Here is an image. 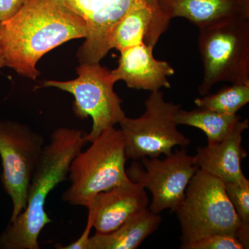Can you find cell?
I'll return each instance as SVG.
<instances>
[{
    "label": "cell",
    "mask_w": 249,
    "mask_h": 249,
    "mask_svg": "<svg viewBox=\"0 0 249 249\" xmlns=\"http://www.w3.org/2000/svg\"><path fill=\"white\" fill-rule=\"evenodd\" d=\"M87 34L84 19L60 0H27L14 17L0 23V53L5 66L36 80L44 55Z\"/></svg>",
    "instance_id": "1"
},
{
    "label": "cell",
    "mask_w": 249,
    "mask_h": 249,
    "mask_svg": "<svg viewBox=\"0 0 249 249\" xmlns=\"http://www.w3.org/2000/svg\"><path fill=\"white\" fill-rule=\"evenodd\" d=\"M83 131L55 129L41 153L28 190L27 206L0 234V249H40L38 238L52 222L45 211L49 193L67 179L72 160L88 143Z\"/></svg>",
    "instance_id": "2"
},
{
    "label": "cell",
    "mask_w": 249,
    "mask_h": 249,
    "mask_svg": "<svg viewBox=\"0 0 249 249\" xmlns=\"http://www.w3.org/2000/svg\"><path fill=\"white\" fill-rule=\"evenodd\" d=\"M90 143L70 165L71 185L62 199L73 206L87 208L98 193L131 181L126 173L127 157L121 129H106Z\"/></svg>",
    "instance_id": "3"
},
{
    "label": "cell",
    "mask_w": 249,
    "mask_h": 249,
    "mask_svg": "<svg viewBox=\"0 0 249 249\" xmlns=\"http://www.w3.org/2000/svg\"><path fill=\"white\" fill-rule=\"evenodd\" d=\"M181 232V249L207 236L237 237L240 224L220 178L199 169L191 178L176 210Z\"/></svg>",
    "instance_id": "4"
},
{
    "label": "cell",
    "mask_w": 249,
    "mask_h": 249,
    "mask_svg": "<svg viewBox=\"0 0 249 249\" xmlns=\"http://www.w3.org/2000/svg\"><path fill=\"white\" fill-rule=\"evenodd\" d=\"M198 45L204 73L198 88L201 96L219 82L249 83V18L199 29Z\"/></svg>",
    "instance_id": "5"
},
{
    "label": "cell",
    "mask_w": 249,
    "mask_h": 249,
    "mask_svg": "<svg viewBox=\"0 0 249 249\" xmlns=\"http://www.w3.org/2000/svg\"><path fill=\"white\" fill-rule=\"evenodd\" d=\"M78 77L68 81L45 80L43 88H54L71 93L74 97L73 111L78 119L91 117L92 127L85 134L88 142L99 137L103 131L114 127L125 117L121 107L122 100L114 91L111 71L100 63L80 64Z\"/></svg>",
    "instance_id": "6"
},
{
    "label": "cell",
    "mask_w": 249,
    "mask_h": 249,
    "mask_svg": "<svg viewBox=\"0 0 249 249\" xmlns=\"http://www.w3.org/2000/svg\"><path fill=\"white\" fill-rule=\"evenodd\" d=\"M140 117L127 116L119 123L127 159L155 158L173 153L174 147L188 146L191 141L178 130L175 117L180 105L165 101L163 92L152 91Z\"/></svg>",
    "instance_id": "7"
},
{
    "label": "cell",
    "mask_w": 249,
    "mask_h": 249,
    "mask_svg": "<svg viewBox=\"0 0 249 249\" xmlns=\"http://www.w3.org/2000/svg\"><path fill=\"white\" fill-rule=\"evenodd\" d=\"M42 134L17 121H0L1 182L12 201L10 222L26 209L31 178L45 146Z\"/></svg>",
    "instance_id": "8"
},
{
    "label": "cell",
    "mask_w": 249,
    "mask_h": 249,
    "mask_svg": "<svg viewBox=\"0 0 249 249\" xmlns=\"http://www.w3.org/2000/svg\"><path fill=\"white\" fill-rule=\"evenodd\" d=\"M139 160H134L126 173L131 181L151 193L150 211L155 214L167 209L175 212L182 202L188 183L199 169L195 156L182 148L165 156L164 160L144 157Z\"/></svg>",
    "instance_id": "9"
},
{
    "label": "cell",
    "mask_w": 249,
    "mask_h": 249,
    "mask_svg": "<svg viewBox=\"0 0 249 249\" xmlns=\"http://www.w3.org/2000/svg\"><path fill=\"white\" fill-rule=\"evenodd\" d=\"M67 8L84 19L88 28L82 45L94 55L107 53L111 31L129 11L143 3L159 4V0H60Z\"/></svg>",
    "instance_id": "10"
},
{
    "label": "cell",
    "mask_w": 249,
    "mask_h": 249,
    "mask_svg": "<svg viewBox=\"0 0 249 249\" xmlns=\"http://www.w3.org/2000/svg\"><path fill=\"white\" fill-rule=\"evenodd\" d=\"M150 199L145 188L129 181L98 193L87 209L92 214L96 233H109L120 227L127 219L147 209Z\"/></svg>",
    "instance_id": "11"
},
{
    "label": "cell",
    "mask_w": 249,
    "mask_h": 249,
    "mask_svg": "<svg viewBox=\"0 0 249 249\" xmlns=\"http://www.w3.org/2000/svg\"><path fill=\"white\" fill-rule=\"evenodd\" d=\"M153 49L142 43L121 51L119 65L111 71L114 81L123 80L129 88L151 92L171 88L168 78L175 70L166 61L155 59Z\"/></svg>",
    "instance_id": "12"
},
{
    "label": "cell",
    "mask_w": 249,
    "mask_h": 249,
    "mask_svg": "<svg viewBox=\"0 0 249 249\" xmlns=\"http://www.w3.org/2000/svg\"><path fill=\"white\" fill-rule=\"evenodd\" d=\"M249 119L239 121L221 142L196 149L195 155L199 169L220 178L224 183L245 179L242 162L247 157L242 145V134L248 129Z\"/></svg>",
    "instance_id": "13"
},
{
    "label": "cell",
    "mask_w": 249,
    "mask_h": 249,
    "mask_svg": "<svg viewBox=\"0 0 249 249\" xmlns=\"http://www.w3.org/2000/svg\"><path fill=\"white\" fill-rule=\"evenodd\" d=\"M160 9L170 21L183 18L199 29L233 18H249V6L243 0H159Z\"/></svg>",
    "instance_id": "14"
},
{
    "label": "cell",
    "mask_w": 249,
    "mask_h": 249,
    "mask_svg": "<svg viewBox=\"0 0 249 249\" xmlns=\"http://www.w3.org/2000/svg\"><path fill=\"white\" fill-rule=\"evenodd\" d=\"M160 214L148 208L127 219L114 231L90 236L87 249H136L160 227Z\"/></svg>",
    "instance_id": "15"
},
{
    "label": "cell",
    "mask_w": 249,
    "mask_h": 249,
    "mask_svg": "<svg viewBox=\"0 0 249 249\" xmlns=\"http://www.w3.org/2000/svg\"><path fill=\"white\" fill-rule=\"evenodd\" d=\"M175 120L178 124L201 129L207 137L208 144H213L225 138L241 120V117L237 114H221L206 108L198 107L191 111L180 109Z\"/></svg>",
    "instance_id": "16"
},
{
    "label": "cell",
    "mask_w": 249,
    "mask_h": 249,
    "mask_svg": "<svg viewBox=\"0 0 249 249\" xmlns=\"http://www.w3.org/2000/svg\"><path fill=\"white\" fill-rule=\"evenodd\" d=\"M249 102V83H236L213 94L196 98L198 107L206 108L221 114H235Z\"/></svg>",
    "instance_id": "17"
},
{
    "label": "cell",
    "mask_w": 249,
    "mask_h": 249,
    "mask_svg": "<svg viewBox=\"0 0 249 249\" xmlns=\"http://www.w3.org/2000/svg\"><path fill=\"white\" fill-rule=\"evenodd\" d=\"M226 192L237 213L240 227L237 238L244 248H249V180L224 183Z\"/></svg>",
    "instance_id": "18"
},
{
    "label": "cell",
    "mask_w": 249,
    "mask_h": 249,
    "mask_svg": "<svg viewBox=\"0 0 249 249\" xmlns=\"http://www.w3.org/2000/svg\"><path fill=\"white\" fill-rule=\"evenodd\" d=\"M183 249H245L242 242L235 236L226 234L203 237L186 246Z\"/></svg>",
    "instance_id": "19"
},
{
    "label": "cell",
    "mask_w": 249,
    "mask_h": 249,
    "mask_svg": "<svg viewBox=\"0 0 249 249\" xmlns=\"http://www.w3.org/2000/svg\"><path fill=\"white\" fill-rule=\"evenodd\" d=\"M27 0H0V23L14 17Z\"/></svg>",
    "instance_id": "20"
},
{
    "label": "cell",
    "mask_w": 249,
    "mask_h": 249,
    "mask_svg": "<svg viewBox=\"0 0 249 249\" xmlns=\"http://www.w3.org/2000/svg\"><path fill=\"white\" fill-rule=\"evenodd\" d=\"M93 227L92 214L89 211L88 214V223L84 231L80 235L78 240L72 242L70 245L64 246V247H56L57 249H87V245L90 237V232Z\"/></svg>",
    "instance_id": "21"
},
{
    "label": "cell",
    "mask_w": 249,
    "mask_h": 249,
    "mask_svg": "<svg viewBox=\"0 0 249 249\" xmlns=\"http://www.w3.org/2000/svg\"><path fill=\"white\" fill-rule=\"evenodd\" d=\"M4 67H6L5 66L4 60V58H3V56L1 55V53H0V70Z\"/></svg>",
    "instance_id": "22"
}]
</instances>
